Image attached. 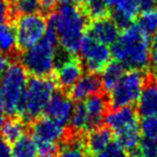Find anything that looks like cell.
<instances>
[{
  "instance_id": "obj_1",
  "label": "cell",
  "mask_w": 157,
  "mask_h": 157,
  "mask_svg": "<svg viewBox=\"0 0 157 157\" xmlns=\"http://www.w3.org/2000/svg\"><path fill=\"white\" fill-rule=\"evenodd\" d=\"M48 26L55 33L57 43L69 55L78 52L87 29V16L76 6L61 5L51 12Z\"/></svg>"
},
{
  "instance_id": "obj_2",
  "label": "cell",
  "mask_w": 157,
  "mask_h": 157,
  "mask_svg": "<svg viewBox=\"0 0 157 157\" xmlns=\"http://www.w3.org/2000/svg\"><path fill=\"white\" fill-rule=\"evenodd\" d=\"M111 54L125 68L144 71L151 63V36L141 30L137 24L129 25L111 45Z\"/></svg>"
},
{
  "instance_id": "obj_3",
  "label": "cell",
  "mask_w": 157,
  "mask_h": 157,
  "mask_svg": "<svg viewBox=\"0 0 157 157\" xmlns=\"http://www.w3.org/2000/svg\"><path fill=\"white\" fill-rule=\"evenodd\" d=\"M57 38L48 26L43 39L20 55L21 65L33 76H48L57 63Z\"/></svg>"
},
{
  "instance_id": "obj_4",
  "label": "cell",
  "mask_w": 157,
  "mask_h": 157,
  "mask_svg": "<svg viewBox=\"0 0 157 157\" xmlns=\"http://www.w3.org/2000/svg\"><path fill=\"white\" fill-rule=\"evenodd\" d=\"M56 82L50 76H33L27 81L18 115L26 123L41 116L51 97L56 92Z\"/></svg>"
},
{
  "instance_id": "obj_5",
  "label": "cell",
  "mask_w": 157,
  "mask_h": 157,
  "mask_svg": "<svg viewBox=\"0 0 157 157\" xmlns=\"http://www.w3.org/2000/svg\"><path fill=\"white\" fill-rule=\"evenodd\" d=\"M27 81V72L24 67L21 63H10L0 78V108L5 114L18 115Z\"/></svg>"
},
{
  "instance_id": "obj_6",
  "label": "cell",
  "mask_w": 157,
  "mask_h": 157,
  "mask_svg": "<svg viewBox=\"0 0 157 157\" xmlns=\"http://www.w3.org/2000/svg\"><path fill=\"white\" fill-rule=\"evenodd\" d=\"M147 80L143 70L129 69L125 71L120 82L109 93V105L112 108H120L137 103Z\"/></svg>"
},
{
  "instance_id": "obj_7",
  "label": "cell",
  "mask_w": 157,
  "mask_h": 157,
  "mask_svg": "<svg viewBox=\"0 0 157 157\" xmlns=\"http://www.w3.org/2000/svg\"><path fill=\"white\" fill-rule=\"evenodd\" d=\"M14 27L17 46L26 50L43 39L48 29V21L40 13L25 14L18 16Z\"/></svg>"
},
{
  "instance_id": "obj_8",
  "label": "cell",
  "mask_w": 157,
  "mask_h": 157,
  "mask_svg": "<svg viewBox=\"0 0 157 157\" xmlns=\"http://www.w3.org/2000/svg\"><path fill=\"white\" fill-rule=\"evenodd\" d=\"M81 63L90 73H98L111 61V50L108 45L94 40L85 33L78 48Z\"/></svg>"
},
{
  "instance_id": "obj_9",
  "label": "cell",
  "mask_w": 157,
  "mask_h": 157,
  "mask_svg": "<svg viewBox=\"0 0 157 157\" xmlns=\"http://www.w3.org/2000/svg\"><path fill=\"white\" fill-rule=\"evenodd\" d=\"M30 129L31 137L33 139L57 144H60L69 132V130L66 128V125L60 124L48 116H39L36 118L31 124Z\"/></svg>"
},
{
  "instance_id": "obj_10",
  "label": "cell",
  "mask_w": 157,
  "mask_h": 157,
  "mask_svg": "<svg viewBox=\"0 0 157 157\" xmlns=\"http://www.w3.org/2000/svg\"><path fill=\"white\" fill-rule=\"evenodd\" d=\"M103 120L105 126L109 127L114 135L139 126V114L131 105L113 108L107 111Z\"/></svg>"
},
{
  "instance_id": "obj_11",
  "label": "cell",
  "mask_w": 157,
  "mask_h": 157,
  "mask_svg": "<svg viewBox=\"0 0 157 157\" xmlns=\"http://www.w3.org/2000/svg\"><path fill=\"white\" fill-rule=\"evenodd\" d=\"M55 82L63 90H69L83 75V65L74 55H69L55 66Z\"/></svg>"
},
{
  "instance_id": "obj_12",
  "label": "cell",
  "mask_w": 157,
  "mask_h": 157,
  "mask_svg": "<svg viewBox=\"0 0 157 157\" xmlns=\"http://www.w3.org/2000/svg\"><path fill=\"white\" fill-rule=\"evenodd\" d=\"M112 10V20L121 28H126L132 24L139 9V0H105Z\"/></svg>"
},
{
  "instance_id": "obj_13",
  "label": "cell",
  "mask_w": 157,
  "mask_h": 157,
  "mask_svg": "<svg viewBox=\"0 0 157 157\" xmlns=\"http://www.w3.org/2000/svg\"><path fill=\"white\" fill-rule=\"evenodd\" d=\"M74 103L68 95L55 92L48 100L43 113L45 116L57 121L60 124H68L72 114Z\"/></svg>"
},
{
  "instance_id": "obj_14",
  "label": "cell",
  "mask_w": 157,
  "mask_h": 157,
  "mask_svg": "<svg viewBox=\"0 0 157 157\" xmlns=\"http://www.w3.org/2000/svg\"><path fill=\"white\" fill-rule=\"evenodd\" d=\"M87 35L96 41L110 46L117 39L120 35V27L112 18L105 16L94 20L88 25Z\"/></svg>"
},
{
  "instance_id": "obj_15",
  "label": "cell",
  "mask_w": 157,
  "mask_h": 157,
  "mask_svg": "<svg viewBox=\"0 0 157 157\" xmlns=\"http://www.w3.org/2000/svg\"><path fill=\"white\" fill-rule=\"evenodd\" d=\"M101 90L100 78L96 73L83 74L78 81L69 88L70 98L75 101H83L86 98L99 93Z\"/></svg>"
},
{
  "instance_id": "obj_16",
  "label": "cell",
  "mask_w": 157,
  "mask_h": 157,
  "mask_svg": "<svg viewBox=\"0 0 157 157\" xmlns=\"http://www.w3.org/2000/svg\"><path fill=\"white\" fill-rule=\"evenodd\" d=\"M113 141V132L107 126H98L87 131L84 138V146L90 157L101 152L108 144Z\"/></svg>"
},
{
  "instance_id": "obj_17",
  "label": "cell",
  "mask_w": 157,
  "mask_h": 157,
  "mask_svg": "<svg viewBox=\"0 0 157 157\" xmlns=\"http://www.w3.org/2000/svg\"><path fill=\"white\" fill-rule=\"evenodd\" d=\"M82 102L87 113L90 129L100 126L108 111V105H109V100L107 99V97L97 93L86 98Z\"/></svg>"
},
{
  "instance_id": "obj_18",
  "label": "cell",
  "mask_w": 157,
  "mask_h": 157,
  "mask_svg": "<svg viewBox=\"0 0 157 157\" xmlns=\"http://www.w3.org/2000/svg\"><path fill=\"white\" fill-rule=\"evenodd\" d=\"M137 112L142 117L157 116V84L154 81L147 80L144 85L137 101Z\"/></svg>"
},
{
  "instance_id": "obj_19",
  "label": "cell",
  "mask_w": 157,
  "mask_h": 157,
  "mask_svg": "<svg viewBox=\"0 0 157 157\" xmlns=\"http://www.w3.org/2000/svg\"><path fill=\"white\" fill-rule=\"evenodd\" d=\"M55 157H90L84 146L83 135L69 129L68 135L59 144V150Z\"/></svg>"
},
{
  "instance_id": "obj_20",
  "label": "cell",
  "mask_w": 157,
  "mask_h": 157,
  "mask_svg": "<svg viewBox=\"0 0 157 157\" xmlns=\"http://www.w3.org/2000/svg\"><path fill=\"white\" fill-rule=\"evenodd\" d=\"M124 72H125V67L122 63H120L116 60L110 61L101 70V76H100L101 88L105 92L110 93L115 87L116 84L120 82Z\"/></svg>"
},
{
  "instance_id": "obj_21",
  "label": "cell",
  "mask_w": 157,
  "mask_h": 157,
  "mask_svg": "<svg viewBox=\"0 0 157 157\" xmlns=\"http://www.w3.org/2000/svg\"><path fill=\"white\" fill-rule=\"evenodd\" d=\"M26 129V122L16 116H12L9 120L5 121L0 127L1 137L7 140L9 143H14L15 141H17L21 137L25 135Z\"/></svg>"
},
{
  "instance_id": "obj_22",
  "label": "cell",
  "mask_w": 157,
  "mask_h": 157,
  "mask_svg": "<svg viewBox=\"0 0 157 157\" xmlns=\"http://www.w3.org/2000/svg\"><path fill=\"white\" fill-rule=\"evenodd\" d=\"M17 46L16 31L14 25L11 23H0V53L2 54H11L15 51Z\"/></svg>"
},
{
  "instance_id": "obj_23",
  "label": "cell",
  "mask_w": 157,
  "mask_h": 157,
  "mask_svg": "<svg viewBox=\"0 0 157 157\" xmlns=\"http://www.w3.org/2000/svg\"><path fill=\"white\" fill-rule=\"evenodd\" d=\"M12 157H38L37 147L33 137L24 135L13 143Z\"/></svg>"
},
{
  "instance_id": "obj_24",
  "label": "cell",
  "mask_w": 157,
  "mask_h": 157,
  "mask_svg": "<svg viewBox=\"0 0 157 157\" xmlns=\"http://www.w3.org/2000/svg\"><path fill=\"white\" fill-rule=\"evenodd\" d=\"M82 5L85 15L93 20L105 17L110 13V9L105 0H84Z\"/></svg>"
},
{
  "instance_id": "obj_25",
  "label": "cell",
  "mask_w": 157,
  "mask_h": 157,
  "mask_svg": "<svg viewBox=\"0 0 157 157\" xmlns=\"http://www.w3.org/2000/svg\"><path fill=\"white\" fill-rule=\"evenodd\" d=\"M137 26L150 36L157 33V10L142 11L138 17Z\"/></svg>"
},
{
  "instance_id": "obj_26",
  "label": "cell",
  "mask_w": 157,
  "mask_h": 157,
  "mask_svg": "<svg viewBox=\"0 0 157 157\" xmlns=\"http://www.w3.org/2000/svg\"><path fill=\"white\" fill-rule=\"evenodd\" d=\"M11 11L18 15L39 13L41 11L40 0H14L11 2Z\"/></svg>"
},
{
  "instance_id": "obj_27",
  "label": "cell",
  "mask_w": 157,
  "mask_h": 157,
  "mask_svg": "<svg viewBox=\"0 0 157 157\" xmlns=\"http://www.w3.org/2000/svg\"><path fill=\"white\" fill-rule=\"evenodd\" d=\"M140 133L145 139H157V116H144L139 122Z\"/></svg>"
},
{
  "instance_id": "obj_28",
  "label": "cell",
  "mask_w": 157,
  "mask_h": 157,
  "mask_svg": "<svg viewBox=\"0 0 157 157\" xmlns=\"http://www.w3.org/2000/svg\"><path fill=\"white\" fill-rule=\"evenodd\" d=\"M92 157H129V154L120 143L114 140L108 144L101 152L97 153Z\"/></svg>"
},
{
  "instance_id": "obj_29",
  "label": "cell",
  "mask_w": 157,
  "mask_h": 157,
  "mask_svg": "<svg viewBox=\"0 0 157 157\" xmlns=\"http://www.w3.org/2000/svg\"><path fill=\"white\" fill-rule=\"evenodd\" d=\"M37 147L38 157H55L59 150V144L53 142L42 141V140L33 139Z\"/></svg>"
},
{
  "instance_id": "obj_30",
  "label": "cell",
  "mask_w": 157,
  "mask_h": 157,
  "mask_svg": "<svg viewBox=\"0 0 157 157\" xmlns=\"http://www.w3.org/2000/svg\"><path fill=\"white\" fill-rule=\"evenodd\" d=\"M139 157H157V139L142 138L138 145Z\"/></svg>"
},
{
  "instance_id": "obj_31",
  "label": "cell",
  "mask_w": 157,
  "mask_h": 157,
  "mask_svg": "<svg viewBox=\"0 0 157 157\" xmlns=\"http://www.w3.org/2000/svg\"><path fill=\"white\" fill-rule=\"evenodd\" d=\"M11 13V1L10 0H0V23L7 22Z\"/></svg>"
},
{
  "instance_id": "obj_32",
  "label": "cell",
  "mask_w": 157,
  "mask_h": 157,
  "mask_svg": "<svg viewBox=\"0 0 157 157\" xmlns=\"http://www.w3.org/2000/svg\"><path fill=\"white\" fill-rule=\"evenodd\" d=\"M0 157H12V150L10 143L0 135Z\"/></svg>"
},
{
  "instance_id": "obj_33",
  "label": "cell",
  "mask_w": 157,
  "mask_h": 157,
  "mask_svg": "<svg viewBox=\"0 0 157 157\" xmlns=\"http://www.w3.org/2000/svg\"><path fill=\"white\" fill-rule=\"evenodd\" d=\"M57 0H40V7H41V11L44 12H53L56 5Z\"/></svg>"
},
{
  "instance_id": "obj_34",
  "label": "cell",
  "mask_w": 157,
  "mask_h": 157,
  "mask_svg": "<svg viewBox=\"0 0 157 157\" xmlns=\"http://www.w3.org/2000/svg\"><path fill=\"white\" fill-rule=\"evenodd\" d=\"M155 7H156V0H139V9L141 12L155 9Z\"/></svg>"
},
{
  "instance_id": "obj_35",
  "label": "cell",
  "mask_w": 157,
  "mask_h": 157,
  "mask_svg": "<svg viewBox=\"0 0 157 157\" xmlns=\"http://www.w3.org/2000/svg\"><path fill=\"white\" fill-rule=\"evenodd\" d=\"M10 65V58L8 55L0 53V78L2 76V74L5 73V71L7 70V68Z\"/></svg>"
},
{
  "instance_id": "obj_36",
  "label": "cell",
  "mask_w": 157,
  "mask_h": 157,
  "mask_svg": "<svg viewBox=\"0 0 157 157\" xmlns=\"http://www.w3.org/2000/svg\"><path fill=\"white\" fill-rule=\"evenodd\" d=\"M151 67H152V75H153V81L157 84V53L152 52V56H151Z\"/></svg>"
},
{
  "instance_id": "obj_37",
  "label": "cell",
  "mask_w": 157,
  "mask_h": 157,
  "mask_svg": "<svg viewBox=\"0 0 157 157\" xmlns=\"http://www.w3.org/2000/svg\"><path fill=\"white\" fill-rule=\"evenodd\" d=\"M84 0H57V2H59L60 5H71V6H76L80 3H83Z\"/></svg>"
},
{
  "instance_id": "obj_38",
  "label": "cell",
  "mask_w": 157,
  "mask_h": 157,
  "mask_svg": "<svg viewBox=\"0 0 157 157\" xmlns=\"http://www.w3.org/2000/svg\"><path fill=\"white\" fill-rule=\"evenodd\" d=\"M151 48H152V52L157 53V33H154V37L151 40Z\"/></svg>"
},
{
  "instance_id": "obj_39",
  "label": "cell",
  "mask_w": 157,
  "mask_h": 157,
  "mask_svg": "<svg viewBox=\"0 0 157 157\" xmlns=\"http://www.w3.org/2000/svg\"><path fill=\"white\" fill-rule=\"evenodd\" d=\"M3 122H5V112H3V110L0 108V127H1V125L3 124Z\"/></svg>"
},
{
  "instance_id": "obj_40",
  "label": "cell",
  "mask_w": 157,
  "mask_h": 157,
  "mask_svg": "<svg viewBox=\"0 0 157 157\" xmlns=\"http://www.w3.org/2000/svg\"><path fill=\"white\" fill-rule=\"evenodd\" d=\"M156 6H157V0H156Z\"/></svg>"
}]
</instances>
